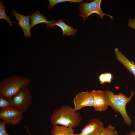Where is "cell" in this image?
Masks as SVG:
<instances>
[{"label": "cell", "mask_w": 135, "mask_h": 135, "mask_svg": "<svg viewBox=\"0 0 135 135\" xmlns=\"http://www.w3.org/2000/svg\"><path fill=\"white\" fill-rule=\"evenodd\" d=\"M82 120L79 112L74 108L67 105H63L55 110L51 116L50 120L53 126L60 125L74 128L79 126Z\"/></svg>", "instance_id": "6da1fadb"}, {"label": "cell", "mask_w": 135, "mask_h": 135, "mask_svg": "<svg viewBox=\"0 0 135 135\" xmlns=\"http://www.w3.org/2000/svg\"><path fill=\"white\" fill-rule=\"evenodd\" d=\"M105 92L109 106L115 112L120 113L126 124L130 126L132 124V121L126 112V106L135 95V91H130V95L128 97L122 92L115 94L113 92L110 90H106Z\"/></svg>", "instance_id": "7a4b0ae2"}, {"label": "cell", "mask_w": 135, "mask_h": 135, "mask_svg": "<svg viewBox=\"0 0 135 135\" xmlns=\"http://www.w3.org/2000/svg\"><path fill=\"white\" fill-rule=\"evenodd\" d=\"M30 80L25 77L14 76L8 77L0 83V97L8 100L23 88L28 87Z\"/></svg>", "instance_id": "3957f363"}, {"label": "cell", "mask_w": 135, "mask_h": 135, "mask_svg": "<svg viewBox=\"0 0 135 135\" xmlns=\"http://www.w3.org/2000/svg\"><path fill=\"white\" fill-rule=\"evenodd\" d=\"M32 99L28 87H26L8 100L10 102V106L23 113L32 105Z\"/></svg>", "instance_id": "277c9868"}, {"label": "cell", "mask_w": 135, "mask_h": 135, "mask_svg": "<svg viewBox=\"0 0 135 135\" xmlns=\"http://www.w3.org/2000/svg\"><path fill=\"white\" fill-rule=\"evenodd\" d=\"M101 2V0H95L89 3L86 2L81 3L79 7L80 11L79 16L82 17L84 20H86L89 16L94 13L98 14L102 20L103 19L104 16H108L113 20L112 16L102 12L100 8Z\"/></svg>", "instance_id": "5b68a950"}, {"label": "cell", "mask_w": 135, "mask_h": 135, "mask_svg": "<svg viewBox=\"0 0 135 135\" xmlns=\"http://www.w3.org/2000/svg\"><path fill=\"white\" fill-rule=\"evenodd\" d=\"M23 117V113L11 106L1 108L0 110V119L10 124H18Z\"/></svg>", "instance_id": "8992f818"}, {"label": "cell", "mask_w": 135, "mask_h": 135, "mask_svg": "<svg viewBox=\"0 0 135 135\" xmlns=\"http://www.w3.org/2000/svg\"><path fill=\"white\" fill-rule=\"evenodd\" d=\"M74 108L77 111L86 106H93V98L90 92H84L76 95L73 99Z\"/></svg>", "instance_id": "52a82bcc"}, {"label": "cell", "mask_w": 135, "mask_h": 135, "mask_svg": "<svg viewBox=\"0 0 135 135\" xmlns=\"http://www.w3.org/2000/svg\"><path fill=\"white\" fill-rule=\"evenodd\" d=\"M104 124L96 118L90 120L81 130V132L74 135H99L104 128Z\"/></svg>", "instance_id": "ba28073f"}, {"label": "cell", "mask_w": 135, "mask_h": 135, "mask_svg": "<svg viewBox=\"0 0 135 135\" xmlns=\"http://www.w3.org/2000/svg\"><path fill=\"white\" fill-rule=\"evenodd\" d=\"M93 98V107L97 111L104 112L109 106L105 91L93 90L91 91Z\"/></svg>", "instance_id": "9c48e42d"}, {"label": "cell", "mask_w": 135, "mask_h": 135, "mask_svg": "<svg viewBox=\"0 0 135 135\" xmlns=\"http://www.w3.org/2000/svg\"><path fill=\"white\" fill-rule=\"evenodd\" d=\"M12 14L18 22L17 23L14 22V23L18 24L21 27L23 31L25 38L28 36L30 38L31 28L30 23V16H24L19 14L16 12L14 9Z\"/></svg>", "instance_id": "30bf717a"}, {"label": "cell", "mask_w": 135, "mask_h": 135, "mask_svg": "<svg viewBox=\"0 0 135 135\" xmlns=\"http://www.w3.org/2000/svg\"><path fill=\"white\" fill-rule=\"evenodd\" d=\"M30 18V24L31 28L36 24L42 23L46 24V29L50 27L53 28L54 26V25L55 22L54 20H48L38 10L32 13Z\"/></svg>", "instance_id": "8fae6325"}, {"label": "cell", "mask_w": 135, "mask_h": 135, "mask_svg": "<svg viewBox=\"0 0 135 135\" xmlns=\"http://www.w3.org/2000/svg\"><path fill=\"white\" fill-rule=\"evenodd\" d=\"M115 53L117 60L135 77V64L129 60L118 48H115Z\"/></svg>", "instance_id": "7c38bea8"}, {"label": "cell", "mask_w": 135, "mask_h": 135, "mask_svg": "<svg viewBox=\"0 0 135 135\" xmlns=\"http://www.w3.org/2000/svg\"><path fill=\"white\" fill-rule=\"evenodd\" d=\"M73 128L62 125H53L51 131V135H74Z\"/></svg>", "instance_id": "4fadbf2b"}, {"label": "cell", "mask_w": 135, "mask_h": 135, "mask_svg": "<svg viewBox=\"0 0 135 135\" xmlns=\"http://www.w3.org/2000/svg\"><path fill=\"white\" fill-rule=\"evenodd\" d=\"M54 26H56L60 28L62 30L63 36L67 35L69 36L71 35H74L75 33L78 31L76 29L73 28L68 25L66 24L61 19L55 21L54 24Z\"/></svg>", "instance_id": "5bb4252c"}, {"label": "cell", "mask_w": 135, "mask_h": 135, "mask_svg": "<svg viewBox=\"0 0 135 135\" xmlns=\"http://www.w3.org/2000/svg\"><path fill=\"white\" fill-rule=\"evenodd\" d=\"M99 135H120V134L115 129V127L110 124L106 127H104Z\"/></svg>", "instance_id": "9a60e30c"}, {"label": "cell", "mask_w": 135, "mask_h": 135, "mask_svg": "<svg viewBox=\"0 0 135 135\" xmlns=\"http://www.w3.org/2000/svg\"><path fill=\"white\" fill-rule=\"evenodd\" d=\"M2 0L0 1V20L3 19L6 20L8 22L9 25L12 26L13 22L10 21V17L7 16L5 11L6 7L3 6Z\"/></svg>", "instance_id": "2e32d148"}, {"label": "cell", "mask_w": 135, "mask_h": 135, "mask_svg": "<svg viewBox=\"0 0 135 135\" xmlns=\"http://www.w3.org/2000/svg\"><path fill=\"white\" fill-rule=\"evenodd\" d=\"M49 4L47 8L48 9L52 8L56 4L61 2H69L71 3H81L83 0H48Z\"/></svg>", "instance_id": "e0dca14e"}, {"label": "cell", "mask_w": 135, "mask_h": 135, "mask_svg": "<svg viewBox=\"0 0 135 135\" xmlns=\"http://www.w3.org/2000/svg\"><path fill=\"white\" fill-rule=\"evenodd\" d=\"M112 78V74L110 73L102 74L99 76L98 79L100 84H103L105 83H110Z\"/></svg>", "instance_id": "ac0fdd59"}, {"label": "cell", "mask_w": 135, "mask_h": 135, "mask_svg": "<svg viewBox=\"0 0 135 135\" xmlns=\"http://www.w3.org/2000/svg\"><path fill=\"white\" fill-rule=\"evenodd\" d=\"M10 106L9 100L4 98L0 97V108H1Z\"/></svg>", "instance_id": "d6986e66"}, {"label": "cell", "mask_w": 135, "mask_h": 135, "mask_svg": "<svg viewBox=\"0 0 135 135\" xmlns=\"http://www.w3.org/2000/svg\"><path fill=\"white\" fill-rule=\"evenodd\" d=\"M6 123L2 120L0 122V135H10L6 132L5 128Z\"/></svg>", "instance_id": "ffe728a7"}, {"label": "cell", "mask_w": 135, "mask_h": 135, "mask_svg": "<svg viewBox=\"0 0 135 135\" xmlns=\"http://www.w3.org/2000/svg\"><path fill=\"white\" fill-rule=\"evenodd\" d=\"M128 26L135 30V18L130 19L128 22Z\"/></svg>", "instance_id": "44dd1931"}, {"label": "cell", "mask_w": 135, "mask_h": 135, "mask_svg": "<svg viewBox=\"0 0 135 135\" xmlns=\"http://www.w3.org/2000/svg\"><path fill=\"white\" fill-rule=\"evenodd\" d=\"M127 135H135V131H130L127 134Z\"/></svg>", "instance_id": "7402d4cb"}, {"label": "cell", "mask_w": 135, "mask_h": 135, "mask_svg": "<svg viewBox=\"0 0 135 135\" xmlns=\"http://www.w3.org/2000/svg\"><path fill=\"white\" fill-rule=\"evenodd\" d=\"M25 127L26 128V131H27L28 134H29V135H32L30 133V132L29 130H28L27 127L26 126H25Z\"/></svg>", "instance_id": "603a6c76"}]
</instances>
